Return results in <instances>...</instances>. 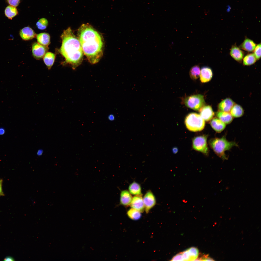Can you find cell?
Returning a JSON list of instances; mask_svg holds the SVG:
<instances>
[{"label":"cell","mask_w":261,"mask_h":261,"mask_svg":"<svg viewBox=\"0 0 261 261\" xmlns=\"http://www.w3.org/2000/svg\"><path fill=\"white\" fill-rule=\"evenodd\" d=\"M78 38L83 53L91 64L98 62L103 54V42L102 37L91 25L82 24L78 29Z\"/></svg>","instance_id":"obj_1"},{"label":"cell","mask_w":261,"mask_h":261,"mask_svg":"<svg viewBox=\"0 0 261 261\" xmlns=\"http://www.w3.org/2000/svg\"><path fill=\"white\" fill-rule=\"evenodd\" d=\"M61 37V46L59 50L65 62L75 69L82 62L83 52L80 42L70 27L64 30Z\"/></svg>","instance_id":"obj_2"},{"label":"cell","mask_w":261,"mask_h":261,"mask_svg":"<svg viewBox=\"0 0 261 261\" xmlns=\"http://www.w3.org/2000/svg\"><path fill=\"white\" fill-rule=\"evenodd\" d=\"M209 144L215 152L224 160L228 159L225 152L234 146H237L235 142L228 141L224 136L221 138H216L211 139L210 141Z\"/></svg>","instance_id":"obj_3"},{"label":"cell","mask_w":261,"mask_h":261,"mask_svg":"<svg viewBox=\"0 0 261 261\" xmlns=\"http://www.w3.org/2000/svg\"><path fill=\"white\" fill-rule=\"evenodd\" d=\"M185 123L187 129L193 132L202 130L205 125L204 120L200 115L195 113H190L186 116Z\"/></svg>","instance_id":"obj_4"},{"label":"cell","mask_w":261,"mask_h":261,"mask_svg":"<svg viewBox=\"0 0 261 261\" xmlns=\"http://www.w3.org/2000/svg\"><path fill=\"white\" fill-rule=\"evenodd\" d=\"M184 103L188 107L198 111L204 106L205 102L203 96L200 94L193 95L186 97Z\"/></svg>","instance_id":"obj_5"},{"label":"cell","mask_w":261,"mask_h":261,"mask_svg":"<svg viewBox=\"0 0 261 261\" xmlns=\"http://www.w3.org/2000/svg\"><path fill=\"white\" fill-rule=\"evenodd\" d=\"M207 136L203 135L194 137L192 140V147L195 150L206 155H208L209 150L207 143Z\"/></svg>","instance_id":"obj_6"},{"label":"cell","mask_w":261,"mask_h":261,"mask_svg":"<svg viewBox=\"0 0 261 261\" xmlns=\"http://www.w3.org/2000/svg\"><path fill=\"white\" fill-rule=\"evenodd\" d=\"M143 200L145 210L148 213L156 204L155 197L151 191L149 190L144 195Z\"/></svg>","instance_id":"obj_7"},{"label":"cell","mask_w":261,"mask_h":261,"mask_svg":"<svg viewBox=\"0 0 261 261\" xmlns=\"http://www.w3.org/2000/svg\"><path fill=\"white\" fill-rule=\"evenodd\" d=\"M49 48L47 46H44L35 42L32 46V53L33 57L36 59H40L43 57L47 52Z\"/></svg>","instance_id":"obj_8"},{"label":"cell","mask_w":261,"mask_h":261,"mask_svg":"<svg viewBox=\"0 0 261 261\" xmlns=\"http://www.w3.org/2000/svg\"><path fill=\"white\" fill-rule=\"evenodd\" d=\"M130 205L131 207L141 212H142L145 209L142 194L136 195L132 198Z\"/></svg>","instance_id":"obj_9"},{"label":"cell","mask_w":261,"mask_h":261,"mask_svg":"<svg viewBox=\"0 0 261 261\" xmlns=\"http://www.w3.org/2000/svg\"><path fill=\"white\" fill-rule=\"evenodd\" d=\"M199 111L201 116L206 121L211 120L214 115V112L210 105L204 106Z\"/></svg>","instance_id":"obj_10"},{"label":"cell","mask_w":261,"mask_h":261,"mask_svg":"<svg viewBox=\"0 0 261 261\" xmlns=\"http://www.w3.org/2000/svg\"><path fill=\"white\" fill-rule=\"evenodd\" d=\"M19 35L21 38L25 41L30 40L36 36L34 30L29 27H24L21 29L19 31Z\"/></svg>","instance_id":"obj_11"},{"label":"cell","mask_w":261,"mask_h":261,"mask_svg":"<svg viewBox=\"0 0 261 261\" xmlns=\"http://www.w3.org/2000/svg\"><path fill=\"white\" fill-rule=\"evenodd\" d=\"M213 76L211 69L207 66L202 67L200 71V79L201 82L205 83L210 81Z\"/></svg>","instance_id":"obj_12"},{"label":"cell","mask_w":261,"mask_h":261,"mask_svg":"<svg viewBox=\"0 0 261 261\" xmlns=\"http://www.w3.org/2000/svg\"><path fill=\"white\" fill-rule=\"evenodd\" d=\"M231 56L235 60L239 62H241L244 57V52L236 45L232 47L230 51Z\"/></svg>","instance_id":"obj_13"},{"label":"cell","mask_w":261,"mask_h":261,"mask_svg":"<svg viewBox=\"0 0 261 261\" xmlns=\"http://www.w3.org/2000/svg\"><path fill=\"white\" fill-rule=\"evenodd\" d=\"M235 104V102L231 99L226 98L219 103L218 108L220 111L229 112Z\"/></svg>","instance_id":"obj_14"},{"label":"cell","mask_w":261,"mask_h":261,"mask_svg":"<svg viewBox=\"0 0 261 261\" xmlns=\"http://www.w3.org/2000/svg\"><path fill=\"white\" fill-rule=\"evenodd\" d=\"M120 195V205L125 206H128L130 205L132 198L128 191L127 190L122 191Z\"/></svg>","instance_id":"obj_15"},{"label":"cell","mask_w":261,"mask_h":261,"mask_svg":"<svg viewBox=\"0 0 261 261\" xmlns=\"http://www.w3.org/2000/svg\"><path fill=\"white\" fill-rule=\"evenodd\" d=\"M256 44L252 40L248 38H246L240 45L239 48L249 52L254 51L256 46Z\"/></svg>","instance_id":"obj_16"},{"label":"cell","mask_w":261,"mask_h":261,"mask_svg":"<svg viewBox=\"0 0 261 261\" xmlns=\"http://www.w3.org/2000/svg\"><path fill=\"white\" fill-rule=\"evenodd\" d=\"M210 124L212 128L217 132L220 133L226 127V124L218 118H214L212 119Z\"/></svg>","instance_id":"obj_17"},{"label":"cell","mask_w":261,"mask_h":261,"mask_svg":"<svg viewBox=\"0 0 261 261\" xmlns=\"http://www.w3.org/2000/svg\"><path fill=\"white\" fill-rule=\"evenodd\" d=\"M37 41L40 44L47 46L50 43V37L49 34L46 33H42L36 35Z\"/></svg>","instance_id":"obj_18"},{"label":"cell","mask_w":261,"mask_h":261,"mask_svg":"<svg viewBox=\"0 0 261 261\" xmlns=\"http://www.w3.org/2000/svg\"><path fill=\"white\" fill-rule=\"evenodd\" d=\"M216 114L219 119L225 124H229L232 120V116L231 113L229 112L220 111L218 112Z\"/></svg>","instance_id":"obj_19"},{"label":"cell","mask_w":261,"mask_h":261,"mask_svg":"<svg viewBox=\"0 0 261 261\" xmlns=\"http://www.w3.org/2000/svg\"><path fill=\"white\" fill-rule=\"evenodd\" d=\"M55 58V54L50 52H47L43 57L44 62L49 70L50 69L53 65Z\"/></svg>","instance_id":"obj_20"},{"label":"cell","mask_w":261,"mask_h":261,"mask_svg":"<svg viewBox=\"0 0 261 261\" xmlns=\"http://www.w3.org/2000/svg\"><path fill=\"white\" fill-rule=\"evenodd\" d=\"M6 16L10 19H12L18 14V11L16 7L9 5L5 8L4 11Z\"/></svg>","instance_id":"obj_21"},{"label":"cell","mask_w":261,"mask_h":261,"mask_svg":"<svg viewBox=\"0 0 261 261\" xmlns=\"http://www.w3.org/2000/svg\"><path fill=\"white\" fill-rule=\"evenodd\" d=\"M128 188L129 192L132 195H138L142 194L140 185L135 181L133 182L130 185Z\"/></svg>","instance_id":"obj_22"},{"label":"cell","mask_w":261,"mask_h":261,"mask_svg":"<svg viewBox=\"0 0 261 261\" xmlns=\"http://www.w3.org/2000/svg\"><path fill=\"white\" fill-rule=\"evenodd\" d=\"M230 111L232 116L235 117H240L244 114L243 110L242 107L237 104H235L233 106Z\"/></svg>","instance_id":"obj_23"},{"label":"cell","mask_w":261,"mask_h":261,"mask_svg":"<svg viewBox=\"0 0 261 261\" xmlns=\"http://www.w3.org/2000/svg\"><path fill=\"white\" fill-rule=\"evenodd\" d=\"M243 59V64L245 65H249L254 63L257 59L254 53H250L246 55Z\"/></svg>","instance_id":"obj_24"},{"label":"cell","mask_w":261,"mask_h":261,"mask_svg":"<svg viewBox=\"0 0 261 261\" xmlns=\"http://www.w3.org/2000/svg\"><path fill=\"white\" fill-rule=\"evenodd\" d=\"M200 69L199 66L196 65L193 66L189 71V75L191 79L194 80L197 79L200 76Z\"/></svg>","instance_id":"obj_25"},{"label":"cell","mask_w":261,"mask_h":261,"mask_svg":"<svg viewBox=\"0 0 261 261\" xmlns=\"http://www.w3.org/2000/svg\"><path fill=\"white\" fill-rule=\"evenodd\" d=\"M141 213L139 211L131 208L128 210L127 214L128 216L131 219L134 220H137L141 217Z\"/></svg>","instance_id":"obj_26"},{"label":"cell","mask_w":261,"mask_h":261,"mask_svg":"<svg viewBox=\"0 0 261 261\" xmlns=\"http://www.w3.org/2000/svg\"><path fill=\"white\" fill-rule=\"evenodd\" d=\"M48 21L46 19L42 18L37 21L36 25L38 29L43 30L46 29L48 25Z\"/></svg>","instance_id":"obj_27"},{"label":"cell","mask_w":261,"mask_h":261,"mask_svg":"<svg viewBox=\"0 0 261 261\" xmlns=\"http://www.w3.org/2000/svg\"><path fill=\"white\" fill-rule=\"evenodd\" d=\"M187 250L190 257L191 261H195L198 257L199 254L198 249L196 247H192Z\"/></svg>","instance_id":"obj_28"},{"label":"cell","mask_w":261,"mask_h":261,"mask_svg":"<svg viewBox=\"0 0 261 261\" xmlns=\"http://www.w3.org/2000/svg\"><path fill=\"white\" fill-rule=\"evenodd\" d=\"M254 54L257 60H259L261 57V43L256 45L254 51Z\"/></svg>","instance_id":"obj_29"},{"label":"cell","mask_w":261,"mask_h":261,"mask_svg":"<svg viewBox=\"0 0 261 261\" xmlns=\"http://www.w3.org/2000/svg\"><path fill=\"white\" fill-rule=\"evenodd\" d=\"M172 261H184L182 252L178 253L172 258Z\"/></svg>","instance_id":"obj_30"},{"label":"cell","mask_w":261,"mask_h":261,"mask_svg":"<svg viewBox=\"0 0 261 261\" xmlns=\"http://www.w3.org/2000/svg\"><path fill=\"white\" fill-rule=\"evenodd\" d=\"M184 261H191V258L188 250L182 252Z\"/></svg>","instance_id":"obj_31"},{"label":"cell","mask_w":261,"mask_h":261,"mask_svg":"<svg viewBox=\"0 0 261 261\" xmlns=\"http://www.w3.org/2000/svg\"><path fill=\"white\" fill-rule=\"evenodd\" d=\"M7 3L10 5L15 7L18 6L19 5L20 0H7Z\"/></svg>","instance_id":"obj_32"},{"label":"cell","mask_w":261,"mask_h":261,"mask_svg":"<svg viewBox=\"0 0 261 261\" xmlns=\"http://www.w3.org/2000/svg\"><path fill=\"white\" fill-rule=\"evenodd\" d=\"M3 183V179H0V197L4 196L5 195L2 189Z\"/></svg>","instance_id":"obj_33"},{"label":"cell","mask_w":261,"mask_h":261,"mask_svg":"<svg viewBox=\"0 0 261 261\" xmlns=\"http://www.w3.org/2000/svg\"><path fill=\"white\" fill-rule=\"evenodd\" d=\"M15 260L14 258L10 256H8L6 257L4 260V261H14Z\"/></svg>","instance_id":"obj_34"},{"label":"cell","mask_w":261,"mask_h":261,"mask_svg":"<svg viewBox=\"0 0 261 261\" xmlns=\"http://www.w3.org/2000/svg\"><path fill=\"white\" fill-rule=\"evenodd\" d=\"M108 118L109 120L111 121H114L115 119V116L113 114H110L109 115Z\"/></svg>","instance_id":"obj_35"},{"label":"cell","mask_w":261,"mask_h":261,"mask_svg":"<svg viewBox=\"0 0 261 261\" xmlns=\"http://www.w3.org/2000/svg\"><path fill=\"white\" fill-rule=\"evenodd\" d=\"M5 132L4 129L2 128H0V135L4 134Z\"/></svg>","instance_id":"obj_36"},{"label":"cell","mask_w":261,"mask_h":261,"mask_svg":"<svg viewBox=\"0 0 261 261\" xmlns=\"http://www.w3.org/2000/svg\"><path fill=\"white\" fill-rule=\"evenodd\" d=\"M172 152L174 154L177 153L178 151V149L176 147H174L172 149Z\"/></svg>","instance_id":"obj_37"},{"label":"cell","mask_w":261,"mask_h":261,"mask_svg":"<svg viewBox=\"0 0 261 261\" xmlns=\"http://www.w3.org/2000/svg\"><path fill=\"white\" fill-rule=\"evenodd\" d=\"M204 261H214L213 259L210 257H208L205 258Z\"/></svg>","instance_id":"obj_38"},{"label":"cell","mask_w":261,"mask_h":261,"mask_svg":"<svg viewBox=\"0 0 261 261\" xmlns=\"http://www.w3.org/2000/svg\"><path fill=\"white\" fill-rule=\"evenodd\" d=\"M228 7L227 9V12H229L230 10L231 7L229 6H228Z\"/></svg>","instance_id":"obj_39"},{"label":"cell","mask_w":261,"mask_h":261,"mask_svg":"<svg viewBox=\"0 0 261 261\" xmlns=\"http://www.w3.org/2000/svg\"><path fill=\"white\" fill-rule=\"evenodd\" d=\"M42 153V151H39L38 152V155H40V154H41Z\"/></svg>","instance_id":"obj_40"}]
</instances>
